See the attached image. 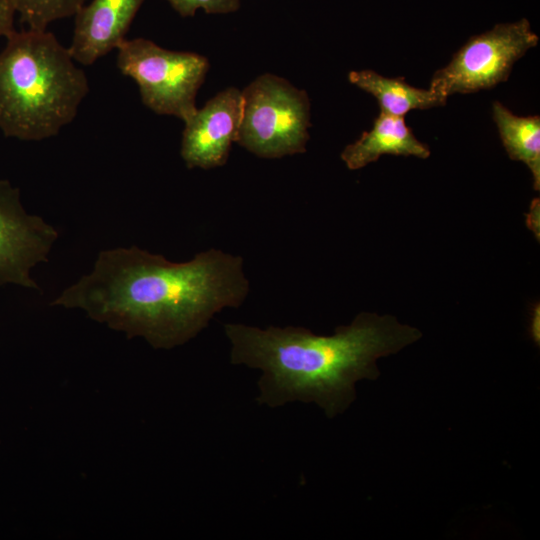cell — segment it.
<instances>
[{
	"label": "cell",
	"instance_id": "12",
	"mask_svg": "<svg viewBox=\"0 0 540 540\" xmlns=\"http://www.w3.org/2000/svg\"><path fill=\"white\" fill-rule=\"evenodd\" d=\"M493 119L510 159L526 164L534 189L540 188V117L517 116L500 102L492 105Z\"/></svg>",
	"mask_w": 540,
	"mask_h": 540
},
{
	"label": "cell",
	"instance_id": "1",
	"mask_svg": "<svg viewBox=\"0 0 540 540\" xmlns=\"http://www.w3.org/2000/svg\"><path fill=\"white\" fill-rule=\"evenodd\" d=\"M248 293L239 255L211 248L177 263L131 246L101 251L93 270L51 305L83 310L129 338L172 349L196 337L216 313L239 307Z\"/></svg>",
	"mask_w": 540,
	"mask_h": 540
},
{
	"label": "cell",
	"instance_id": "11",
	"mask_svg": "<svg viewBox=\"0 0 540 540\" xmlns=\"http://www.w3.org/2000/svg\"><path fill=\"white\" fill-rule=\"evenodd\" d=\"M349 81L373 95L380 106V112L404 117L415 109H429L443 106L447 98L429 89H419L404 81L403 77L387 78L372 70L352 71Z\"/></svg>",
	"mask_w": 540,
	"mask_h": 540
},
{
	"label": "cell",
	"instance_id": "13",
	"mask_svg": "<svg viewBox=\"0 0 540 540\" xmlns=\"http://www.w3.org/2000/svg\"><path fill=\"white\" fill-rule=\"evenodd\" d=\"M23 23L30 29L46 30L56 20L75 15L85 0H11Z\"/></svg>",
	"mask_w": 540,
	"mask_h": 540
},
{
	"label": "cell",
	"instance_id": "8",
	"mask_svg": "<svg viewBox=\"0 0 540 540\" xmlns=\"http://www.w3.org/2000/svg\"><path fill=\"white\" fill-rule=\"evenodd\" d=\"M242 93L228 87L184 121L180 154L188 168L223 166L236 142L242 118Z\"/></svg>",
	"mask_w": 540,
	"mask_h": 540
},
{
	"label": "cell",
	"instance_id": "3",
	"mask_svg": "<svg viewBox=\"0 0 540 540\" xmlns=\"http://www.w3.org/2000/svg\"><path fill=\"white\" fill-rule=\"evenodd\" d=\"M89 91L69 49L46 30L7 37L0 52V129L7 137L39 141L73 121Z\"/></svg>",
	"mask_w": 540,
	"mask_h": 540
},
{
	"label": "cell",
	"instance_id": "14",
	"mask_svg": "<svg viewBox=\"0 0 540 540\" xmlns=\"http://www.w3.org/2000/svg\"><path fill=\"white\" fill-rule=\"evenodd\" d=\"M241 0H168L173 9L182 17L193 16L198 9L206 13H230L240 7Z\"/></svg>",
	"mask_w": 540,
	"mask_h": 540
},
{
	"label": "cell",
	"instance_id": "7",
	"mask_svg": "<svg viewBox=\"0 0 540 540\" xmlns=\"http://www.w3.org/2000/svg\"><path fill=\"white\" fill-rule=\"evenodd\" d=\"M57 238L52 225L25 211L19 189L0 179V285L39 289L30 272L48 260Z\"/></svg>",
	"mask_w": 540,
	"mask_h": 540
},
{
	"label": "cell",
	"instance_id": "5",
	"mask_svg": "<svg viewBox=\"0 0 540 540\" xmlns=\"http://www.w3.org/2000/svg\"><path fill=\"white\" fill-rule=\"evenodd\" d=\"M116 50L118 69L136 82L146 107L183 122L195 112L196 95L209 69L206 57L168 50L145 38L125 39Z\"/></svg>",
	"mask_w": 540,
	"mask_h": 540
},
{
	"label": "cell",
	"instance_id": "4",
	"mask_svg": "<svg viewBox=\"0 0 540 540\" xmlns=\"http://www.w3.org/2000/svg\"><path fill=\"white\" fill-rule=\"evenodd\" d=\"M236 143L261 158L303 153L309 140L310 101L305 91L273 74H263L243 91Z\"/></svg>",
	"mask_w": 540,
	"mask_h": 540
},
{
	"label": "cell",
	"instance_id": "2",
	"mask_svg": "<svg viewBox=\"0 0 540 540\" xmlns=\"http://www.w3.org/2000/svg\"><path fill=\"white\" fill-rule=\"evenodd\" d=\"M230 362L261 371L256 401L270 408L315 403L328 418L355 400L356 382L379 377L377 360L416 342L422 333L390 315L361 312L334 334L301 326L224 324Z\"/></svg>",
	"mask_w": 540,
	"mask_h": 540
},
{
	"label": "cell",
	"instance_id": "15",
	"mask_svg": "<svg viewBox=\"0 0 540 540\" xmlns=\"http://www.w3.org/2000/svg\"><path fill=\"white\" fill-rule=\"evenodd\" d=\"M16 10L11 0H0V37H8L14 29Z\"/></svg>",
	"mask_w": 540,
	"mask_h": 540
},
{
	"label": "cell",
	"instance_id": "6",
	"mask_svg": "<svg viewBox=\"0 0 540 540\" xmlns=\"http://www.w3.org/2000/svg\"><path fill=\"white\" fill-rule=\"evenodd\" d=\"M538 40L525 18L497 24L471 37L447 66L433 74L429 88L446 98L493 88L508 79L515 62Z\"/></svg>",
	"mask_w": 540,
	"mask_h": 540
},
{
	"label": "cell",
	"instance_id": "9",
	"mask_svg": "<svg viewBox=\"0 0 540 540\" xmlns=\"http://www.w3.org/2000/svg\"><path fill=\"white\" fill-rule=\"evenodd\" d=\"M145 0H92L75 14L69 52L83 65H91L125 40L136 13Z\"/></svg>",
	"mask_w": 540,
	"mask_h": 540
},
{
	"label": "cell",
	"instance_id": "16",
	"mask_svg": "<svg viewBox=\"0 0 540 540\" xmlns=\"http://www.w3.org/2000/svg\"><path fill=\"white\" fill-rule=\"evenodd\" d=\"M531 336L535 343L539 344L540 331H539V307L534 309L531 324Z\"/></svg>",
	"mask_w": 540,
	"mask_h": 540
},
{
	"label": "cell",
	"instance_id": "10",
	"mask_svg": "<svg viewBox=\"0 0 540 540\" xmlns=\"http://www.w3.org/2000/svg\"><path fill=\"white\" fill-rule=\"evenodd\" d=\"M385 154L426 159L430 149L415 137L404 117L380 112L372 129L344 148L341 159L350 170H357Z\"/></svg>",
	"mask_w": 540,
	"mask_h": 540
}]
</instances>
